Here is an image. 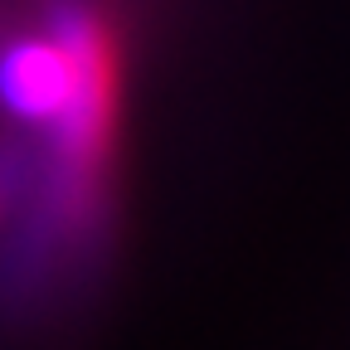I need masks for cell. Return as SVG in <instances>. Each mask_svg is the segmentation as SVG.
<instances>
[{
	"mask_svg": "<svg viewBox=\"0 0 350 350\" xmlns=\"http://www.w3.org/2000/svg\"><path fill=\"white\" fill-rule=\"evenodd\" d=\"M0 200H5V185H0Z\"/></svg>",
	"mask_w": 350,
	"mask_h": 350,
	"instance_id": "6da1fadb",
	"label": "cell"
}]
</instances>
